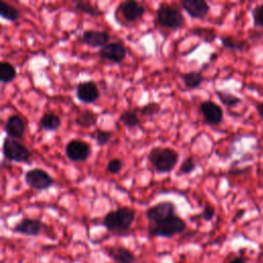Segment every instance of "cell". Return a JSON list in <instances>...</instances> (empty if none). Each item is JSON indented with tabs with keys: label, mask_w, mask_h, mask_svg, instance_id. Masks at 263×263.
<instances>
[{
	"label": "cell",
	"mask_w": 263,
	"mask_h": 263,
	"mask_svg": "<svg viewBox=\"0 0 263 263\" xmlns=\"http://www.w3.org/2000/svg\"><path fill=\"white\" fill-rule=\"evenodd\" d=\"M145 7L134 0H127L121 2L117 7V12L121 14V16L129 23H134L140 20L145 14Z\"/></svg>",
	"instance_id": "11"
},
{
	"label": "cell",
	"mask_w": 263,
	"mask_h": 263,
	"mask_svg": "<svg viewBox=\"0 0 263 263\" xmlns=\"http://www.w3.org/2000/svg\"><path fill=\"white\" fill-rule=\"evenodd\" d=\"M216 95L222 104L226 107H234L241 102L240 98L225 90H216Z\"/></svg>",
	"instance_id": "25"
},
{
	"label": "cell",
	"mask_w": 263,
	"mask_h": 263,
	"mask_svg": "<svg viewBox=\"0 0 263 263\" xmlns=\"http://www.w3.org/2000/svg\"><path fill=\"white\" fill-rule=\"evenodd\" d=\"M256 110H257V112H258L259 116L263 119V102H261V103L257 104V106H256Z\"/></svg>",
	"instance_id": "35"
},
{
	"label": "cell",
	"mask_w": 263,
	"mask_h": 263,
	"mask_svg": "<svg viewBox=\"0 0 263 263\" xmlns=\"http://www.w3.org/2000/svg\"><path fill=\"white\" fill-rule=\"evenodd\" d=\"M155 22L160 27L177 30L184 26L185 18L179 8L168 3H160L156 9Z\"/></svg>",
	"instance_id": "4"
},
{
	"label": "cell",
	"mask_w": 263,
	"mask_h": 263,
	"mask_svg": "<svg viewBox=\"0 0 263 263\" xmlns=\"http://www.w3.org/2000/svg\"><path fill=\"white\" fill-rule=\"evenodd\" d=\"M75 9L91 16L102 14L101 10H99L96 6H93L91 3L87 1H75Z\"/></svg>",
	"instance_id": "26"
},
{
	"label": "cell",
	"mask_w": 263,
	"mask_h": 263,
	"mask_svg": "<svg viewBox=\"0 0 263 263\" xmlns=\"http://www.w3.org/2000/svg\"><path fill=\"white\" fill-rule=\"evenodd\" d=\"M148 160L158 173L172 172L179 160V153L171 147L156 146L148 153Z\"/></svg>",
	"instance_id": "2"
},
{
	"label": "cell",
	"mask_w": 263,
	"mask_h": 263,
	"mask_svg": "<svg viewBox=\"0 0 263 263\" xmlns=\"http://www.w3.org/2000/svg\"><path fill=\"white\" fill-rule=\"evenodd\" d=\"M123 167V162L121 159L119 158H112L108 161L107 163V166H106V171L109 173V174H112V175H115V174H118Z\"/></svg>",
	"instance_id": "30"
},
{
	"label": "cell",
	"mask_w": 263,
	"mask_h": 263,
	"mask_svg": "<svg viewBox=\"0 0 263 263\" xmlns=\"http://www.w3.org/2000/svg\"><path fill=\"white\" fill-rule=\"evenodd\" d=\"M137 109L144 116H153L160 111V105L156 102H151Z\"/></svg>",
	"instance_id": "29"
},
{
	"label": "cell",
	"mask_w": 263,
	"mask_h": 263,
	"mask_svg": "<svg viewBox=\"0 0 263 263\" xmlns=\"http://www.w3.org/2000/svg\"><path fill=\"white\" fill-rule=\"evenodd\" d=\"M108 257L117 263H134L136 261L135 254L123 246H112L105 249Z\"/></svg>",
	"instance_id": "17"
},
{
	"label": "cell",
	"mask_w": 263,
	"mask_h": 263,
	"mask_svg": "<svg viewBox=\"0 0 263 263\" xmlns=\"http://www.w3.org/2000/svg\"><path fill=\"white\" fill-rule=\"evenodd\" d=\"M75 95L78 101L84 104H90L100 98V90L93 80H85L78 83Z\"/></svg>",
	"instance_id": "10"
},
{
	"label": "cell",
	"mask_w": 263,
	"mask_h": 263,
	"mask_svg": "<svg viewBox=\"0 0 263 263\" xmlns=\"http://www.w3.org/2000/svg\"><path fill=\"white\" fill-rule=\"evenodd\" d=\"M252 15H253V21H254V25L256 27H260L263 28V3L256 6L253 11H252Z\"/></svg>",
	"instance_id": "32"
},
{
	"label": "cell",
	"mask_w": 263,
	"mask_h": 263,
	"mask_svg": "<svg viewBox=\"0 0 263 263\" xmlns=\"http://www.w3.org/2000/svg\"><path fill=\"white\" fill-rule=\"evenodd\" d=\"M176 214V205L173 201L163 200L159 201L145 211V216L150 222H158L167 219Z\"/></svg>",
	"instance_id": "8"
},
{
	"label": "cell",
	"mask_w": 263,
	"mask_h": 263,
	"mask_svg": "<svg viewBox=\"0 0 263 263\" xmlns=\"http://www.w3.org/2000/svg\"><path fill=\"white\" fill-rule=\"evenodd\" d=\"M185 87L189 90L195 89L201 85L204 80L203 75L198 71H188L180 74Z\"/></svg>",
	"instance_id": "18"
},
{
	"label": "cell",
	"mask_w": 263,
	"mask_h": 263,
	"mask_svg": "<svg viewBox=\"0 0 263 263\" xmlns=\"http://www.w3.org/2000/svg\"><path fill=\"white\" fill-rule=\"evenodd\" d=\"M27 130V123L17 114H12L10 115L4 124V132L6 133L7 137L18 140L23 139L26 135Z\"/></svg>",
	"instance_id": "14"
},
{
	"label": "cell",
	"mask_w": 263,
	"mask_h": 263,
	"mask_svg": "<svg viewBox=\"0 0 263 263\" xmlns=\"http://www.w3.org/2000/svg\"><path fill=\"white\" fill-rule=\"evenodd\" d=\"M0 16L9 22H16L22 16V12L12 4L0 0Z\"/></svg>",
	"instance_id": "20"
},
{
	"label": "cell",
	"mask_w": 263,
	"mask_h": 263,
	"mask_svg": "<svg viewBox=\"0 0 263 263\" xmlns=\"http://www.w3.org/2000/svg\"><path fill=\"white\" fill-rule=\"evenodd\" d=\"M241 215H243V211H239V212H237V215H236V217H235V218H239Z\"/></svg>",
	"instance_id": "36"
},
{
	"label": "cell",
	"mask_w": 263,
	"mask_h": 263,
	"mask_svg": "<svg viewBox=\"0 0 263 263\" xmlns=\"http://www.w3.org/2000/svg\"><path fill=\"white\" fill-rule=\"evenodd\" d=\"M16 78V70L14 66L7 62L2 61L0 63V81L2 83H10Z\"/></svg>",
	"instance_id": "23"
},
{
	"label": "cell",
	"mask_w": 263,
	"mask_h": 263,
	"mask_svg": "<svg viewBox=\"0 0 263 263\" xmlns=\"http://www.w3.org/2000/svg\"><path fill=\"white\" fill-rule=\"evenodd\" d=\"M98 120V114L90 110H83L81 111L76 118L74 119V122L76 125L87 128L90 126H93L97 123Z\"/></svg>",
	"instance_id": "22"
},
{
	"label": "cell",
	"mask_w": 263,
	"mask_h": 263,
	"mask_svg": "<svg viewBox=\"0 0 263 263\" xmlns=\"http://www.w3.org/2000/svg\"><path fill=\"white\" fill-rule=\"evenodd\" d=\"M79 40L90 46V47H103L104 45L109 43L110 35L106 31H99V30H84L81 35L79 36Z\"/></svg>",
	"instance_id": "15"
},
{
	"label": "cell",
	"mask_w": 263,
	"mask_h": 263,
	"mask_svg": "<svg viewBox=\"0 0 263 263\" xmlns=\"http://www.w3.org/2000/svg\"><path fill=\"white\" fill-rule=\"evenodd\" d=\"M136 218V212L129 206H120L108 212L103 218V226L115 234H123L129 230Z\"/></svg>",
	"instance_id": "1"
},
{
	"label": "cell",
	"mask_w": 263,
	"mask_h": 263,
	"mask_svg": "<svg viewBox=\"0 0 263 263\" xmlns=\"http://www.w3.org/2000/svg\"><path fill=\"white\" fill-rule=\"evenodd\" d=\"M92 137H93L97 145L100 147H103L110 142L111 138L113 137V133L111 130H106V129L100 128L95 132Z\"/></svg>",
	"instance_id": "27"
},
{
	"label": "cell",
	"mask_w": 263,
	"mask_h": 263,
	"mask_svg": "<svg viewBox=\"0 0 263 263\" xmlns=\"http://www.w3.org/2000/svg\"><path fill=\"white\" fill-rule=\"evenodd\" d=\"M187 228L186 221L178 215L158 222H150L148 225V233L150 236L170 238L177 234H181Z\"/></svg>",
	"instance_id": "3"
},
{
	"label": "cell",
	"mask_w": 263,
	"mask_h": 263,
	"mask_svg": "<svg viewBox=\"0 0 263 263\" xmlns=\"http://www.w3.org/2000/svg\"><path fill=\"white\" fill-rule=\"evenodd\" d=\"M193 34L199 36L204 40V42H212L216 38V34L214 31L204 29V28H196L193 30Z\"/></svg>",
	"instance_id": "31"
},
{
	"label": "cell",
	"mask_w": 263,
	"mask_h": 263,
	"mask_svg": "<svg viewBox=\"0 0 263 263\" xmlns=\"http://www.w3.org/2000/svg\"><path fill=\"white\" fill-rule=\"evenodd\" d=\"M44 227L42 221L33 218H23L20 222H17L12 230L13 232L26 235V236H37L40 234Z\"/></svg>",
	"instance_id": "16"
},
{
	"label": "cell",
	"mask_w": 263,
	"mask_h": 263,
	"mask_svg": "<svg viewBox=\"0 0 263 263\" xmlns=\"http://www.w3.org/2000/svg\"><path fill=\"white\" fill-rule=\"evenodd\" d=\"M38 124L41 129L54 132L61 126V118L53 112H46L41 116Z\"/></svg>",
	"instance_id": "19"
},
{
	"label": "cell",
	"mask_w": 263,
	"mask_h": 263,
	"mask_svg": "<svg viewBox=\"0 0 263 263\" xmlns=\"http://www.w3.org/2000/svg\"><path fill=\"white\" fill-rule=\"evenodd\" d=\"M24 180L30 188L38 191L46 190L54 183L53 178L46 171L39 167L28 170L25 173Z\"/></svg>",
	"instance_id": "6"
},
{
	"label": "cell",
	"mask_w": 263,
	"mask_h": 263,
	"mask_svg": "<svg viewBox=\"0 0 263 263\" xmlns=\"http://www.w3.org/2000/svg\"><path fill=\"white\" fill-rule=\"evenodd\" d=\"M196 168V161L195 158L193 156H188L187 158H185L179 170H178V174L177 175H189L191 174L194 170Z\"/></svg>",
	"instance_id": "28"
},
{
	"label": "cell",
	"mask_w": 263,
	"mask_h": 263,
	"mask_svg": "<svg viewBox=\"0 0 263 263\" xmlns=\"http://www.w3.org/2000/svg\"><path fill=\"white\" fill-rule=\"evenodd\" d=\"M180 5L190 17L195 20H203L210 12V5L204 0H181Z\"/></svg>",
	"instance_id": "12"
},
{
	"label": "cell",
	"mask_w": 263,
	"mask_h": 263,
	"mask_svg": "<svg viewBox=\"0 0 263 263\" xmlns=\"http://www.w3.org/2000/svg\"><path fill=\"white\" fill-rule=\"evenodd\" d=\"M215 214H216L215 208L212 204L208 203V204H205L203 206V210H202V212L200 214V217H201V219L203 221L208 222V221H211L215 217Z\"/></svg>",
	"instance_id": "33"
},
{
	"label": "cell",
	"mask_w": 263,
	"mask_h": 263,
	"mask_svg": "<svg viewBox=\"0 0 263 263\" xmlns=\"http://www.w3.org/2000/svg\"><path fill=\"white\" fill-rule=\"evenodd\" d=\"M2 153L5 159L13 162H28L31 157V151L18 140L5 137L2 144Z\"/></svg>",
	"instance_id": "5"
},
{
	"label": "cell",
	"mask_w": 263,
	"mask_h": 263,
	"mask_svg": "<svg viewBox=\"0 0 263 263\" xmlns=\"http://www.w3.org/2000/svg\"><path fill=\"white\" fill-rule=\"evenodd\" d=\"M90 153V146L80 139H71L65 146V154L67 158L73 162H83L87 160Z\"/></svg>",
	"instance_id": "7"
},
{
	"label": "cell",
	"mask_w": 263,
	"mask_h": 263,
	"mask_svg": "<svg viewBox=\"0 0 263 263\" xmlns=\"http://www.w3.org/2000/svg\"><path fill=\"white\" fill-rule=\"evenodd\" d=\"M127 50L123 43L119 41L109 42L108 44L101 47L98 54L102 60H106L115 64L121 63L126 57Z\"/></svg>",
	"instance_id": "9"
},
{
	"label": "cell",
	"mask_w": 263,
	"mask_h": 263,
	"mask_svg": "<svg viewBox=\"0 0 263 263\" xmlns=\"http://www.w3.org/2000/svg\"><path fill=\"white\" fill-rule=\"evenodd\" d=\"M199 111L209 125H217L223 120L222 108L213 101H203L199 105Z\"/></svg>",
	"instance_id": "13"
},
{
	"label": "cell",
	"mask_w": 263,
	"mask_h": 263,
	"mask_svg": "<svg viewBox=\"0 0 263 263\" xmlns=\"http://www.w3.org/2000/svg\"><path fill=\"white\" fill-rule=\"evenodd\" d=\"M226 263H248V257L243 252H239L238 254H232L227 258Z\"/></svg>",
	"instance_id": "34"
},
{
	"label": "cell",
	"mask_w": 263,
	"mask_h": 263,
	"mask_svg": "<svg viewBox=\"0 0 263 263\" xmlns=\"http://www.w3.org/2000/svg\"><path fill=\"white\" fill-rule=\"evenodd\" d=\"M221 43L223 45V47L231 49V50H238V51H242V50H247L249 48V43L245 40H236L231 36H222L220 38Z\"/></svg>",
	"instance_id": "24"
},
{
	"label": "cell",
	"mask_w": 263,
	"mask_h": 263,
	"mask_svg": "<svg viewBox=\"0 0 263 263\" xmlns=\"http://www.w3.org/2000/svg\"><path fill=\"white\" fill-rule=\"evenodd\" d=\"M138 109H127L120 113L119 121L126 127V128H134L140 126L141 120L138 116Z\"/></svg>",
	"instance_id": "21"
}]
</instances>
